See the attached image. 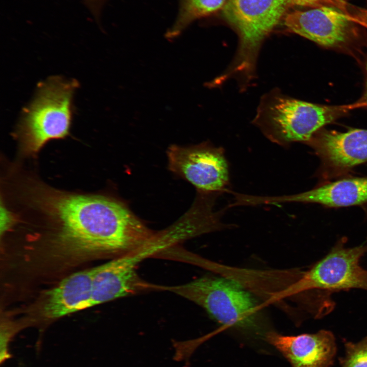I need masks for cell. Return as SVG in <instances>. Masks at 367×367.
<instances>
[{"instance_id": "obj_12", "label": "cell", "mask_w": 367, "mask_h": 367, "mask_svg": "<svg viewBox=\"0 0 367 367\" xmlns=\"http://www.w3.org/2000/svg\"><path fill=\"white\" fill-rule=\"evenodd\" d=\"M257 201L259 204L313 203L330 207L360 205L367 202V177L344 178L293 195L259 196Z\"/></svg>"}, {"instance_id": "obj_22", "label": "cell", "mask_w": 367, "mask_h": 367, "mask_svg": "<svg viewBox=\"0 0 367 367\" xmlns=\"http://www.w3.org/2000/svg\"><path fill=\"white\" fill-rule=\"evenodd\" d=\"M236 194H237V193L235 194L234 196H235ZM234 198H235V196H234ZM233 203H234V205L235 206H236L235 204V203H234V202H233Z\"/></svg>"}, {"instance_id": "obj_6", "label": "cell", "mask_w": 367, "mask_h": 367, "mask_svg": "<svg viewBox=\"0 0 367 367\" xmlns=\"http://www.w3.org/2000/svg\"><path fill=\"white\" fill-rule=\"evenodd\" d=\"M342 239L321 259L274 297L275 302L310 294L329 296L334 292L359 289L367 291V270L359 264L367 243L347 247Z\"/></svg>"}, {"instance_id": "obj_5", "label": "cell", "mask_w": 367, "mask_h": 367, "mask_svg": "<svg viewBox=\"0 0 367 367\" xmlns=\"http://www.w3.org/2000/svg\"><path fill=\"white\" fill-rule=\"evenodd\" d=\"M78 82L56 76L38 86L36 94L23 110L17 127L22 151L36 153L48 141L69 135L74 92Z\"/></svg>"}, {"instance_id": "obj_10", "label": "cell", "mask_w": 367, "mask_h": 367, "mask_svg": "<svg viewBox=\"0 0 367 367\" xmlns=\"http://www.w3.org/2000/svg\"><path fill=\"white\" fill-rule=\"evenodd\" d=\"M282 20L289 32L329 47L347 41L352 23L345 12L327 6L287 12Z\"/></svg>"}, {"instance_id": "obj_16", "label": "cell", "mask_w": 367, "mask_h": 367, "mask_svg": "<svg viewBox=\"0 0 367 367\" xmlns=\"http://www.w3.org/2000/svg\"><path fill=\"white\" fill-rule=\"evenodd\" d=\"M18 328L12 322L4 321L1 326V363L5 362L10 358L11 355L9 352V344L15 334Z\"/></svg>"}, {"instance_id": "obj_20", "label": "cell", "mask_w": 367, "mask_h": 367, "mask_svg": "<svg viewBox=\"0 0 367 367\" xmlns=\"http://www.w3.org/2000/svg\"><path fill=\"white\" fill-rule=\"evenodd\" d=\"M356 23L367 29V9H361L355 18Z\"/></svg>"}, {"instance_id": "obj_4", "label": "cell", "mask_w": 367, "mask_h": 367, "mask_svg": "<svg viewBox=\"0 0 367 367\" xmlns=\"http://www.w3.org/2000/svg\"><path fill=\"white\" fill-rule=\"evenodd\" d=\"M293 6L300 0H227L223 9L227 21L235 30L239 44L224 76L238 77L242 84L253 78L263 42Z\"/></svg>"}, {"instance_id": "obj_18", "label": "cell", "mask_w": 367, "mask_h": 367, "mask_svg": "<svg viewBox=\"0 0 367 367\" xmlns=\"http://www.w3.org/2000/svg\"><path fill=\"white\" fill-rule=\"evenodd\" d=\"M1 213L3 214V216L1 215V234H2L8 229L10 226L11 225L12 218V216L10 215V213L6 209V208H3L2 206Z\"/></svg>"}, {"instance_id": "obj_8", "label": "cell", "mask_w": 367, "mask_h": 367, "mask_svg": "<svg viewBox=\"0 0 367 367\" xmlns=\"http://www.w3.org/2000/svg\"><path fill=\"white\" fill-rule=\"evenodd\" d=\"M153 254L152 248L145 245L94 268L92 295L89 307L125 296L160 290V286L144 281L136 271L139 264Z\"/></svg>"}, {"instance_id": "obj_13", "label": "cell", "mask_w": 367, "mask_h": 367, "mask_svg": "<svg viewBox=\"0 0 367 367\" xmlns=\"http://www.w3.org/2000/svg\"><path fill=\"white\" fill-rule=\"evenodd\" d=\"M94 268L73 273L46 294L42 311L49 319H58L89 308L92 295Z\"/></svg>"}, {"instance_id": "obj_3", "label": "cell", "mask_w": 367, "mask_h": 367, "mask_svg": "<svg viewBox=\"0 0 367 367\" xmlns=\"http://www.w3.org/2000/svg\"><path fill=\"white\" fill-rule=\"evenodd\" d=\"M349 111L345 105L312 103L274 90L261 98L253 123L272 142L286 147L307 143L323 126Z\"/></svg>"}, {"instance_id": "obj_21", "label": "cell", "mask_w": 367, "mask_h": 367, "mask_svg": "<svg viewBox=\"0 0 367 367\" xmlns=\"http://www.w3.org/2000/svg\"><path fill=\"white\" fill-rule=\"evenodd\" d=\"M327 0H301L303 6H315L319 4L320 2L326 1Z\"/></svg>"}, {"instance_id": "obj_14", "label": "cell", "mask_w": 367, "mask_h": 367, "mask_svg": "<svg viewBox=\"0 0 367 367\" xmlns=\"http://www.w3.org/2000/svg\"><path fill=\"white\" fill-rule=\"evenodd\" d=\"M227 0H180L179 11L172 26L166 33L169 40L179 36L192 23L223 9Z\"/></svg>"}, {"instance_id": "obj_17", "label": "cell", "mask_w": 367, "mask_h": 367, "mask_svg": "<svg viewBox=\"0 0 367 367\" xmlns=\"http://www.w3.org/2000/svg\"><path fill=\"white\" fill-rule=\"evenodd\" d=\"M365 69L366 81L364 91L362 96L355 102L346 104V108L350 111L355 109L367 107V60L365 62Z\"/></svg>"}, {"instance_id": "obj_2", "label": "cell", "mask_w": 367, "mask_h": 367, "mask_svg": "<svg viewBox=\"0 0 367 367\" xmlns=\"http://www.w3.org/2000/svg\"><path fill=\"white\" fill-rule=\"evenodd\" d=\"M202 307L225 328L262 338L267 330L261 314L264 307L252 292L224 276H204L179 285L161 286Z\"/></svg>"}, {"instance_id": "obj_1", "label": "cell", "mask_w": 367, "mask_h": 367, "mask_svg": "<svg viewBox=\"0 0 367 367\" xmlns=\"http://www.w3.org/2000/svg\"><path fill=\"white\" fill-rule=\"evenodd\" d=\"M37 188L36 203L58 225L54 242L61 256L116 258L143 247L156 235L117 200Z\"/></svg>"}, {"instance_id": "obj_9", "label": "cell", "mask_w": 367, "mask_h": 367, "mask_svg": "<svg viewBox=\"0 0 367 367\" xmlns=\"http://www.w3.org/2000/svg\"><path fill=\"white\" fill-rule=\"evenodd\" d=\"M306 144L320 159V173L325 178L343 174L367 162V129H320Z\"/></svg>"}, {"instance_id": "obj_19", "label": "cell", "mask_w": 367, "mask_h": 367, "mask_svg": "<svg viewBox=\"0 0 367 367\" xmlns=\"http://www.w3.org/2000/svg\"><path fill=\"white\" fill-rule=\"evenodd\" d=\"M86 5L95 17H98L105 0H84Z\"/></svg>"}, {"instance_id": "obj_15", "label": "cell", "mask_w": 367, "mask_h": 367, "mask_svg": "<svg viewBox=\"0 0 367 367\" xmlns=\"http://www.w3.org/2000/svg\"><path fill=\"white\" fill-rule=\"evenodd\" d=\"M341 367H367V336L357 343L346 342Z\"/></svg>"}, {"instance_id": "obj_11", "label": "cell", "mask_w": 367, "mask_h": 367, "mask_svg": "<svg viewBox=\"0 0 367 367\" xmlns=\"http://www.w3.org/2000/svg\"><path fill=\"white\" fill-rule=\"evenodd\" d=\"M264 339L280 352L292 367H330L336 352L335 337L326 330L297 335L269 330Z\"/></svg>"}, {"instance_id": "obj_7", "label": "cell", "mask_w": 367, "mask_h": 367, "mask_svg": "<svg viewBox=\"0 0 367 367\" xmlns=\"http://www.w3.org/2000/svg\"><path fill=\"white\" fill-rule=\"evenodd\" d=\"M171 171L192 184L203 194L219 195L229 192V171L224 149L210 143L167 150Z\"/></svg>"}]
</instances>
